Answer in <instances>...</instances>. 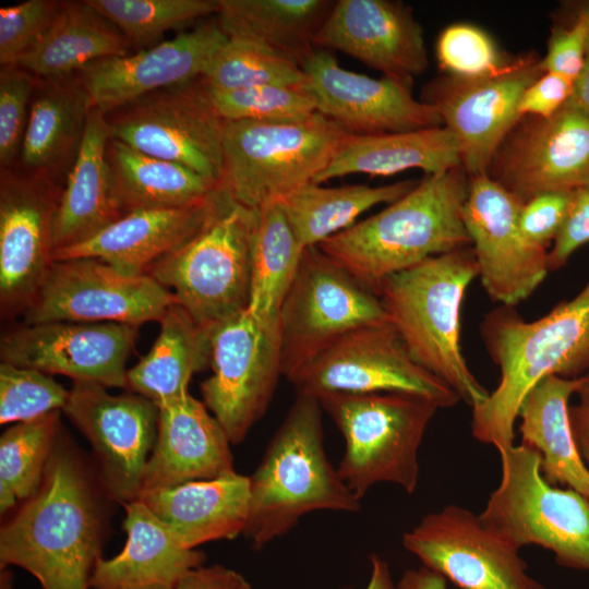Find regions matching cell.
I'll list each match as a JSON object with an SVG mask.
<instances>
[{"label":"cell","instance_id":"cell-1","mask_svg":"<svg viewBox=\"0 0 589 589\" xmlns=\"http://www.w3.org/2000/svg\"><path fill=\"white\" fill-rule=\"evenodd\" d=\"M103 539L92 474L60 434L37 492L1 528V567L25 569L43 589H91Z\"/></svg>","mask_w":589,"mask_h":589},{"label":"cell","instance_id":"cell-2","mask_svg":"<svg viewBox=\"0 0 589 589\" xmlns=\"http://www.w3.org/2000/svg\"><path fill=\"white\" fill-rule=\"evenodd\" d=\"M481 335L501 378L472 408L471 433L501 453L514 445L520 405L540 381L589 375V280L577 296L536 321L524 320L514 306L500 305L484 317Z\"/></svg>","mask_w":589,"mask_h":589},{"label":"cell","instance_id":"cell-3","mask_svg":"<svg viewBox=\"0 0 589 589\" xmlns=\"http://www.w3.org/2000/svg\"><path fill=\"white\" fill-rule=\"evenodd\" d=\"M462 167L426 175L402 197L317 245L375 292L386 277L470 247Z\"/></svg>","mask_w":589,"mask_h":589},{"label":"cell","instance_id":"cell-4","mask_svg":"<svg viewBox=\"0 0 589 589\" xmlns=\"http://www.w3.org/2000/svg\"><path fill=\"white\" fill-rule=\"evenodd\" d=\"M322 411L317 398L297 394L249 477L243 534L257 550L288 533L309 513H357L361 508V500L326 456Z\"/></svg>","mask_w":589,"mask_h":589},{"label":"cell","instance_id":"cell-5","mask_svg":"<svg viewBox=\"0 0 589 589\" xmlns=\"http://www.w3.org/2000/svg\"><path fill=\"white\" fill-rule=\"evenodd\" d=\"M476 277L477 262L467 247L390 275L375 289L413 360L449 385L471 409L490 394L472 374L460 345L462 301Z\"/></svg>","mask_w":589,"mask_h":589},{"label":"cell","instance_id":"cell-6","mask_svg":"<svg viewBox=\"0 0 589 589\" xmlns=\"http://www.w3.org/2000/svg\"><path fill=\"white\" fill-rule=\"evenodd\" d=\"M342 434L345 450L337 472L361 500L381 482L412 494L418 486L419 449L440 409L402 393L328 394L317 398Z\"/></svg>","mask_w":589,"mask_h":589},{"label":"cell","instance_id":"cell-7","mask_svg":"<svg viewBox=\"0 0 589 589\" xmlns=\"http://www.w3.org/2000/svg\"><path fill=\"white\" fill-rule=\"evenodd\" d=\"M257 209L236 202L220 185L201 230L147 272L206 328L247 310Z\"/></svg>","mask_w":589,"mask_h":589},{"label":"cell","instance_id":"cell-8","mask_svg":"<svg viewBox=\"0 0 589 589\" xmlns=\"http://www.w3.org/2000/svg\"><path fill=\"white\" fill-rule=\"evenodd\" d=\"M348 133L315 112L291 122L223 120L220 185L257 209L314 181Z\"/></svg>","mask_w":589,"mask_h":589},{"label":"cell","instance_id":"cell-9","mask_svg":"<svg viewBox=\"0 0 589 589\" xmlns=\"http://www.w3.org/2000/svg\"><path fill=\"white\" fill-rule=\"evenodd\" d=\"M498 454L501 481L479 515L481 520L518 549L540 545L554 554L558 565L589 570V500L550 484L534 448L521 443Z\"/></svg>","mask_w":589,"mask_h":589},{"label":"cell","instance_id":"cell-10","mask_svg":"<svg viewBox=\"0 0 589 589\" xmlns=\"http://www.w3.org/2000/svg\"><path fill=\"white\" fill-rule=\"evenodd\" d=\"M387 321L372 289L318 247L306 248L279 312L283 375L290 378L344 335Z\"/></svg>","mask_w":589,"mask_h":589},{"label":"cell","instance_id":"cell-11","mask_svg":"<svg viewBox=\"0 0 589 589\" xmlns=\"http://www.w3.org/2000/svg\"><path fill=\"white\" fill-rule=\"evenodd\" d=\"M288 380L297 394L315 398L402 393L428 399L440 409L461 400L449 385L413 360L389 321L344 335Z\"/></svg>","mask_w":589,"mask_h":589},{"label":"cell","instance_id":"cell-12","mask_svg":"<svg viewBox=\"0 0 589 589\" xmlns=\"http://www.w3.org/2000/svg\"><path fill=\"white\" fill-rule=\"evenodd\" d=\"M212 375L201 383L203 402L233 445L263 417L283 375L279 325L248 310L211 327Z\"/></svg>","mask_w":589,"mask_h":589},{"label":"cell","instance_id":"cell-13","mask_svg":"<svg viewBox=\"0 0 589 589\" xmlns=\"http://www.w3.org/2000/svg\"><path fill=\"white\" fill-rule=\"evenodd\" d=\"M110 137L220 183L223 120L199 79L146 94L106 115Z\"/></svg>","mask_w":589,"mask_h":589},{"label":"cell","instance_id":"cell-14","mask_svg":"<svg viewBox=\"0 0 589 589\" xmlns=\"http://www.w3.org/2000/svg\"><path fill=\"white\" fill-rule=\"evenodd\" d=\"M177 302L147 274H125L94 257L53 261L23 323H119L139 327Z\"/></svg>","mask_w":589,"mask_h":589},{"label":"cell","instance_id":"cell-15","mask_svg":"<svg viewBox=\"0 0 589 589\" xmlns=\"http://www.w3.org/2000/svg\"><path fill=\"white\" fill-rule=\"evenodd\" d=\"M540 63V57L528 52L512 57L490 75H444L423 88L421 100L435 109L458 140L461 167L469 177L488 173L496 151L521 119L522 94L544 73Z\"/></svg>","mask_w":589,"mask_h":589},{"label":"cell","instance_id":"cell-16","mask_svg":"<svg viewBox=\"0 0 589 589\" xmlns=\"http://www.w3.org/2000/svg\"><path fill=\"white\" fill-rule=\"evenodd\" d=\"M60 180L15 166L0 171V310L23 314L53 260L52 229Z\"/></svg>","mask_w":589,"mask_h":589},{"label":"cell","instance_id":"cell-17","mask_svg":"<svg viewBox=\"0 0 589 589\" xmlns=\"http://www.w3.org/2000/svg\"><path fill=\"white\" fill-rule=\"evenodd\" d=\"M73 382L63 412L92 445L106 494L124 504L139 498L158 430L159 409L137 394Z\"/></svg>","mask_w":589,"mask_h":589},{"label":"cell","instance_id":"cell-18","mask_svg":"<svg viewBox=\"0 0 589 589\" xmlns=\"http://www.w3.org/2000/svg\"><path fill=\"white\" fill-rule=\"evenodd\" d=\"M402 545L460 589H545L528 573L518 548L458 505L423 516L404 533Z\"/></svg>","mask_w":589,"mask_h":589},{"label":"cell","instance_id":"cell-19","mask_svg":"<svg viewBox=\"0 0 589 589\" xmlns=\"http://www.w3.org/2000/svg\"><path fill=\"white\" fill-rule=\"evenodd\" d=\"M522 205L488 173L468 178L462 219L478 277L486 294L506 306L531 296L549 272L548 249L529 241L520 228Z\"/></svg>","mask_w":589,"mask_h":589},{"label":"cell","instance_id":"cell-20","mask_svg":"<svg viewBox=\"0 0 589 589\" xmlns=\"http://www.w3.org/2000/svg\"><path fill=\"white\" fill-rule=\"evenodd\" d=\"M488 176L522 203L545 192L589 188V115L569 99L551 118L522 117Z\"/></svg>","mask_w":589,"mask_h":589},{"label":"cell","instance_id":"cell-21","mask_svg":"<svg viewBox=\"0 0 589 589\" xmlns=\"http://www.w3.org/2000/svg\"><path fill=\"white\" fill-rule=\"evenodd\" d=\"M137 327L119 323H22L1 336V362L105 387L127 384Z\"/></svg>","mask_w":589,"mask_h":589},{"label":"cell","instance_id":"cell-22","mask_svg":"<svg viewBox=\"0 0 589 589\" xmlns=\"http://www.w3.org/2000/svg\"><path fill=\"white\" fill-rule=\"evenodd\" d=\"M302 69L316 112L349 134L407 132L443 125L435 109L416 99L410 86L346 70L327 50L315 49Z\"/></svg>","mask_w":589,"mask_h":589},{"label":"cell","instance_id":"cell-23","mask_svg":"<svg viewBox=\"0 0 589 589\" xmlns=\"http://www.w3.org/2000/svg\"><path fill=\"white\" fill-rule=\"evenodd\" d=\"M314 46L346 53L410 87L429 64L423 28L400 1H335Z\"/></svg>","mask_w":589,"mask_h":589},{"label":"cell","instance_id":"cell-24","mask_svg":"<svg viewBox=\"0 0 589 589\" xmlns=\"http://www.w3.org/2000/svg\"><path fill=\"white\" fill-rule=\"evenodd\" d=\"M228 40L216 16L136 53L98 60L76 73L105 115L146 94L197 80Z\"/></svg>","mask_w":589,"mask_h":589},{"label":"cell","instance_id":"cell-25","mask_svg":"<svg viewBox=\"0 0 589 589\" xmlns=\"http://www.w3.org/2000/svg\"><path fill=\"white\" fill-rule=\"evenodd\" d=\"M159 409L143 489L211 480L235 472L230 441L203 401L189 393Z\"/></svg>","mask_w":589,"mask_h":589},{"label":"cell","instance_id":"cell-26","mask_svg":"<svg viewBox=\"0 0 589 589\" xmlns=\"http://www.w3.org/2000/svg\"><path fill=\"white\" fill-rule=\"evenodd\" d=\"M219 191L220 187L208 199L183 207L125 214L87 241L53 252L52 260L94 257L125 274H147L156 262L201 230Z\"/></svg>","mask_w":589,"mask_h":589},{"label":"cell","instance_id":"cell-27","mask_svg":"<svg viewBox=\"0 0 589 589\" xmlns=\"http://www.w3.org/2000/svg\"><path fill=\"white\" fill-rule=\"evenodd\" d=\"M187 548L243 533L249 515V477L216 479L144 490L139 498Z\"/></svg>","mask_w":589,"mask_h":589},{"label":"cell","instance_id":"cell-28","mask_svg":"<svg viewBox=\"0 0 589 589\" xmlns=\"http://www.w3.org/2000/svg\"><path fill=\"white\" fill-rule=\"evenodd\" d=\"M109 139L106 115L94 107L62 187L52 229L53 252L87 241L123 216L111 188L106 157Z\"/></svg>","mask_w":589,"mask_h":589},{"label":"cell","instance_id":"cell-29","mask_svg":"<svg viewBox=\"0 0 589 589\" xmlns=\"http://www.w3.org/2000/svg\"><path fill=\"white\" fill-rule=\"evenodd\" d=\"M127 542L112 558L100 557L91 589H130L152 585L173 587L205 555L184 546L140 500L124 504Z\"/></svg>","mask_w":589,"mask_h":589},{"label":"cell","instance_id":"cell-30","mask_svg":"<svg viewBox=\"0 0 589 589\" xmlns=\"http://www.w3.org/2000/svg\"><path fill=\"white\" fill-rule=\"evenodd\" d=\"M92 99L76 74L38 77L19 157L20 167L58 180L68 175L81 146Z\"/></svg>","mask_w":589,"mask_h":589},{"label":"cell","instance_id":"cell-31","mask_svg":"<svg viewBox=\"0 0 589 589\" xmlns=\"http://www.w3.org/2000/svg\"><path fill=\"white\" fill-rule=\"evenodd\" d=\"M461 167L460 146L444 125L407 132L347 134L312 183L348 175L393 176L409 169L434 175Z\"/></svg>","mask_w":589,"mask_h":589},{"label":"cell","instance_id":"cell-32","mask_svg":"<svg viewBox=\"0 0 589 589\" xmlns=\"http://www.w3.org/2000/svg\"><path fill=\"white\" fill-rule=\"evenodd\" d=\"M588 377L543 378L526 395L518 418L521 443L540 454L543 478L589 500V469L579 454L569 421V399Z\"/></svg>","mask_w":589,"mask_h":589},{"label":"cell","instance_id":"cell-33","mask_svg":"<svg viewBox=\"0 0 589 589\" xmlns=\"http://www.w3.org/2000/svg\"><path fill=\"white\" fill-rule=\"evenodd\" d=\"M159 324L152 349L128 369L125 384L157 406L187 395L193 374L211 363V328L197 323L180 303L171 304Z\"/></svg>","mask_w":589,"mask_h":589},{"label":"cell","instance_id":"cell-34","mask_svg":"<svg viewBox=\"0 0 589 589\" xmlns=\"http://www.w3.org/2000/svg\"><path fill=\"white\" fill-rule=\"evenodd\" d=\"M106 157L113 197L122 215L196 204L220 187L182 165L149 156L111 137Z\"/></svg>","mask_w":589,"mask_h":589},{"label":"cell","instance_id":"cell-35","mask_svg":"<svg viewBox=\"0 0 589 589\" xmlns=\"http://www.w3.org/2000/svg\"><path fill=\"white\" fill-rule=\"evenodd\" d=\"M131 43L86 0L62 1L41 40L17 63L40 79L76 74L98 60L129 55Z\"/></svg>","mask_w":589,"mask_h":589},{"label":"cell","instance_id":"cell-36","mask_svg":"<svg viewBox=\"0 0 589 589\" xmlns=\"http://www.w3.org/2000/svg\"><path fill=\"white\" fill-rule=\"evenodd\" d=\"M335 1L218 0L215 15L228 38L262 44L301 67Z\"/></svg>","mask_w":589,"mask_h":589},{"label":"cell","instance_id":"cell-37","mask_svg":"<svg viewBox=\"0 0 589 589\" xmlns=\"http://www.w3.org/2000/svg\"><path fill=\"white\" fill-rule=\"evenodd\" d=\"M304 250L283 200L257 208L247 310L260 322L279 325L280 308L297 275Z\"/></svg>","mask_w":589,"mask_h":589},{"label":"cell","instance_id":"cell-38","mask_svg":"<svg viewBox=\"0 0 589 589\" xmlns=\"http://www.w3.org/2000/svg\"><path fill=\"white\" fill-rule=\"evenodd\" d=\"M417 183L406 180L381 187H322L311 182L287 196L284 204L298 239L306 249L351 227L373 206L397 201Z\"/></svg>","mask_w":589,"mask_h":589},{"label":"cell","instance_id":"cell-39","mask_svg":"<svg viewBox=\"0 0 589 589\" xmlns=\"http://www.w3.org/2000/svg\"><path fill=\"white\" fill-rule=\"evenodd\" d=\"M59 411L14 423L0 437V512L33 496L60 436Z\"/></svg>","mask_w":589,"mask_h":589},{"label":"cell","instance_id":"cell-40","mask_svg":"<svg viewBox=\"0 0 589 589\" xmlns=\"http://www.w3.org/2000/svg\"><path fill=\"white\" fill-rule=\"evenodd\" d=\"M302 67L294 60L251 40L228 38L207 63L199 81L214 89L259 85L305 84Z\"/></svg>","mask_w":589,"mask_h":589},{"label":"cell","instance_id":"cell-41","mask_svg":"<svg viewBox=\"0 0 589 589\" xmlns=\"http://www.w3.org/2000/svg\"><path fill=\"white\" fill-rule=\"evenodd\" d=\"M131 43L153 47L165 33L216 15L218 0H86Z\"/></svg>","mask_w":589,"mask_h":589},{"label":"cell","instance_id":"cell-42","mask_svg":"<svg viewBox=\"0 0 589 589\" xmlns=\"http://www.w3.org/2000/svg\"><path fill=\"white\" fill-rule=\"evenodd\" d=\"M202 86L221 120L291 122L316 112L315 101L305 84L259 85L227 91Z\"/></svg>","mask_w":589,"mask_h":589},{"label":"cell","instance_id":"cell-43","mask_svg":"<svg viewBox=\"0 0 589 589\" xmlns=\"http://www.w3.org/2000/svg\"><path fill=\"white\" fill-rule=\"evenodd\" d=\"M69 390L50 374L0 363V423H19L63 410Z\"/></svg>","mask_w":589,"mask_h":589},{"label":"cell","instance_id":"cell-44","mask_svg":"<svg viewBox=\"0 0 589 589\" xmlns=\"http://www.w3.org/2000/svg\"><path fill=\"white\" fill-rule=\"evenodd\" d=\"M510 58L485 31L469 23L448 25L436 41L438 67L447 76L476 79L490 75Z\"/></svg>","mask_w":589,"mask_h":589},{"label":"cell","instance_id":"cell-45","mask_svg":"<svg viewBox=\"0 0 589 589\" xmlns=\"http://www.w3.org/2000/svg\"><path fill=\"white\" fill-rule=\"evenodd\" d=\"M38 77L19 64L0 69V166L19 160L26 131L32 96Z\"/></svg>","mask_w":589,"mask_h":589},{"label":"cell","instance_id":"cell-46","mask_svg":"<svg viewBox=\"0 0 589 589\" xmlns=\"http://www.w3.org/2000/svg\"><path fill=\"white\" fill-rule=\"evenodd\" d=\"M62 1L27 0L0 10V63L15 64L45 36Z\"/></svg>","mask_w":589,"mask_h":589},{"label":"cell","instance_id":"cell-47","mask_svg":"<svg viewBox=\"0 0 589 589\" xmlns=\"http://www.w3.org/2000/svg\"><path fill=\"white\" fill-rule=\"evenodd\" d=\"M566 24H556L551 32L545 55L541 58L543 72L560 74L575 82L587 63L584 16L572 10Z\"/></svg>","mask_w":589,"mask_h":589},{"label":"cell","instance_id":"cell-48","mask_svg":"<svg viewBox=\"0 0 589 589\" xmlns=\"http://www.w3.org/2000/svg\"><path fill=\"white\" fill-rule=\"evenodd\" d=\"M575 191L541 193L524 203L519 225L526 238L548 249L561 231L573 204Z\"/></svg>","mask_w":589,"mask_h":589},{"label":"cell","instance_id":"cell-49","mask_svg":"<svg viewBox=\"0 0 589 589\" xmlns=\"http://www.w3.org/2000/svg\"><path fill=\"white\" fill-rule=\"evenodd\" d=\"M589 242V188L575 191L566 220L548 250L549 271L561 268L569 256Z\"/></svg>","mask_w":589,"mask_h":589},{"label":"cell","instance_id":"cell-50","mask_svg":"<svg viewBox=\"0 0 589 589\" xmlns=\"http://www.w3.org/2000/svg\"><path fill=\"white\" fill-rule=\"evenodd\" d=\"M573 89L574 81L544 72L522 94L518 112L521 118H551L570 99Z\"/></svg>","mask_w":589,"mask_h":589},{"label":"cell","instance_id":"cell-51","mask_svg":"<svg viewBox=\"0 0 589 589\" xmlns=\"http://www.w3.org/2000/svg\"><path fill=\"white\" fill-rule=\"evenodd\" d=\"M175 589H252V586L237 570L214 564L189 570Z\"/></svg>","mask_w":589,"mask_h":589},{"label":"cell","instance_id":"cell-52","mask_svg":"<svg viewBox=\"0 0 589 589\" xmlns=\"http://www.w3.org/2000/svg\"><path fill=\"white\" fill-rule=\"evenodd\" d=\"M576 395L578 401L569 406V421L579 454L589 466V377Z\"/></svg>","mask_w":589,"mask_h":589},{"label":"cell","instance_id":"cell-53","mask_svg":"<svg viewBox=\"0 0 589 589\" xmlns=\"http://www.w3.org/2000/svg\"><path fill=\"white\" fill-rule=\"evenodd\" d=\"M396 589H449L447 580L438 573L421 566L407 569L396 582Z\"/></svg>","mask_w":589,"mask_h":589},{"label":"cell","instance_id":"cell-54","mask_svg":"<svg viewBox=\"0 0 589 589\" xmlns=\"http://www.w3.org/2000/svg\"><path fill=\"white\" fill-rule=\"evenodd\" d=\"M370 563L371 575L365 589H396V582L392 577L387 562L377 554H372Z\"/></svg>","mask_w":589,"mask_h":589},{"label":"cell","instance_id":"cell-55","mask_svg":"<svg viewBox=\"0 0 589 589\" xmlns=\"http://www.w3.org/2000/svg\"><path fill=\"white\" fill-rule=\"evenodd\" d=\"M570 100L589 115V61L574 82Z\"/></svg>","mask_w":589,"mask_h":589},{"label":"cell","instance_id":"cell-56","mask_svg":"<svg viewBox=\"0 0 589 589\" xmlns=\"http://www.w3.org/2000/svg\"><path fill=\"white\" fill-rule=\"evenodd\" d=\"M572 7L576 11H578L585 19V24H586L585 47H586L587 61H589V0L573 2Z\"/></svg>","mask_w":589,"mask_h":589},{"label":"cell","instance_id":"cell-57","mask_svg":"<svg viewBox=\"0 0 589 589\" xmlns=\"http://www.w3.org/2000/svg\"><path fill=\"white\" fill-rule=\"evenodd\" d=\"M130 589H175V588L169 587V586H163V585H152V586L137 587V588H130Z\"/></svg>","mask_w":589,"mask_h":589}]
</instances>
